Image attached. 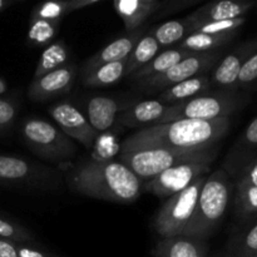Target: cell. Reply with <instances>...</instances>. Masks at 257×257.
Wrapping results in <instances>:
<instances>
[{"mask_svg":"<svg viewBox=\"0 0 257 257\" xmlns=\"http://www.w3.org/2000/svg\"><path fill=\"white\" fill-rule=\"evenodd\" d=\"M233 206L241 225L257 220V186L233 185Z\"/></svg>","mask_w":257,"mask_h":257,"instance_id":"4316f807","label":"cell"},{"mask_svg":"<svg viewBox=\"0 0 257 257\" xmlns=\"http://www.w3.org/2000/svg\"><path fill=\"white\" fill-rule=\"evenodd\" d=\"M237 32L222 33V34H203V33H192L188 34L180 43L181 49L200 54V53H215L222 47L232 42L237 35Z\"/></svg>","mask_w":257,"mask_h":257,"instance_id":"603a6c76","label":"cell"},{"mask_svg":"<svg viewBox=\"0 0 257 257\" xmlns=\"http://www.w3.org/2000/svg\"><path fill=\"white\" fill-rule=\"evenodd\" d=\"M128 59V58H127ZM127 59L120 62L109 63V64L100 65L95 68L93 72L82 78L83 84L87 87H107L114 83L119 82L123 77H125V68H127Z\"/></svg>","mask_w":257,"mask_h":257,"instance_id":"83f0119b","label":"cell"},{"mask_svg":"<svg viewBox=\"0 0 257 257\" xmlns=\"http://www.w3.org/2000/svg\"><path fill=\"white\" fill-rule=\"evenodd\" d=\"M63 176L75 192L95 200L133 203L142 195L143 181L114 160H87L64 168Z\"/></svg>","mask_w":257,"mask_h":257,"instance_id":"6da1fadb","label":"cell"},{"mask_svg":"<svg viewBox=\"0 0 257 257\" xmlns=\"http://www.w3.org/2000/svg\"><path fill=\"white\" fill-rule=\"evenodd\" d=\"M17 250L19 257H53L49 253L30 245H18L17 243Z\"/></svg>","mask_w":257,"mask_h":257,"instance_id":"74e56055","label":"cell"},{"mask_svg":"<svg viewBox=\"0 0 257 257\" xmlns=\"http://www.w3.org/2000/svg\"><path fill=\"white\" fill-rule=\"evenodd\" d=\"M221 60V52L215 53H200L192 54L185 58L180 63L167 70L166 73L156 77L147 78V79L136 82V88L142 92L155 94V93L163 92L167 88L178 83L187 80L190 78L203 75L215 68L216 64Z\"/></svg>","mask_w":257,"mask_h":257,"instance_id":"9c48e42d","label":"cell"},{"mask_svg":"<svg viewBox=\"0 0 257 257\" xmlns=\"http://www.w3.org/2000/svg\"><path fill=\"white\" fill-rule=\"evenodd\" d=\"M48 112L58 124V128L70 140L80 143L87 150L94 146L98 132L77 107L68 102H60L49 107Z\"/></svg>","mask_w":257,"mask_h":257,"instance_id":"8fae6325","label":"cell"},{"mask_svg":"<svg viewBox=\"0 0 257 257\" xmlns=\"http://www.w3.org/2000/svg\"><path fill=\"white\" fill-rule=\"evenodd\" d=\"M257 85V49L248 57L237 78L236 89H250Z\"/></svg>","mask_w":257,"mask_h":257,"instance_id":"836d02e7","label":"cell"},{"mask_svg":"<svg viewBox=\"0 0 257 257\" xmlns=\"http://www.w3.org/2000/svg\"><path fill=\"white\" fill-rule=\"evenodd\" d=\"M256 5H257V4H256Z\"/></svg>","mask_w":257,"mask_h":257,"instance_id":"b9f144b4","label":"cell"},{"mask_svg":"<svg viewBox=\"0 0 257 257\" xmlns=\"http://www.w3.org/2000/svg\"><path fill=\"white\" fill-rule=\"evenodd\" d=\"M206 240L187 236L162 238L153 250V257H207Z\"/></svg>","mask_w":257,"mask_h":257,"instance_id":"ffe728a7","label":"cell"},{"mask_svg":"<svg viewBox=\"0 0 257 257\" xmlns=\"http://www.w3.org/2000/svg\"><path fill=\"white\" fill-rule=\"evenodd\" d=\"M252 2H235V0H220V2L207 3L191 13L186 19L191 25L196 23L206 22H223L243 18L253 7Z\"/></svg>","mask_w":257,"mask_h":257,"instance_id":"e0dca14e","label":"cell"},{"mask_svg":"<svg viewBox=\"0 0 257 257\" xmlns=\"http://www.w3.org/2000/svg\"><path fill=\"white\" fill-rule=\"evenodd\" d=\"M135 103L132 99H115L112 97H93L87 103V119L93 128L99 132H104L112 128L117 120V115L125 108Z\"/></svg>","mask_w":257,"mask_h":257,"instance_id":"2e32d148","label":"cell"},{"mask_svg":"<svg viewBox=\"0 0 257 257\" xmlns=\"http://www.w3.org/2000/svg\"><path fill=\"white\" fill-rule=\"evenodd\" d=\"M191 23L187 19H176L166 22L160 27L150 29L151 34L155 37L157 43L162 48L172 45L175 43L182 42L188 34H190Z\"/></svg>","mask_w":257,"mask_h":257,"instance_id":"f1b7e54d","label":"cell"},{"mask_svg":"<svg viewBox=\"0 0 257 257\" xmlns=\"http://www.w3.org/2000/svg\"><path fill=\"white\" fill-rule=\"evenodd\" d=\"M17 114V102L8 98H0V137H4L12 130Z\"/></svg>","mask_w":257,"mask_h":257,"instance_id":"e575fe53","label":"cell"},{"mask_svg":"<svg viewBox=\"0 0 257 257\" xmlns=\"http://www.w3.org/2000/svg\"><path fill=\"white\" fill-rule=\"evenodd\" d=\"M0 257H19L17 243L0 238Z\"/></svg>","mask_w":257,"mask_h":257,"instance_id":"f35d334b","label":"cell"},{"mask_svg":"<svg viewBox=\"0 0 257 257\" xmlns=\"http://www.w3.org/2000/svg\"><path fill=\"white\" fill-rule=\"evenodd\" d=\"M230 127V118L215 120L183 119L142 128L128 137L124 143L181 151H205L217 147Z\"/></svg>","mask_w":257,"mask_h":257,"instance_id":"7a4b0ae2","label":"cell"},{"mask_svg":"<svg viewBox=\"0 0 257 257\" xmlns=\"http://www.w3.org/2000/svg\"><path fill=\"white\" fill-rule=\"evenodd\" d=\"M168 105L163 104L158 99H148L135 102L131 107L125 108L118 114V123L124 127H141V125L160 124L161 119L166 114Z\"/></svg>","mask_w":257,"mask_h":257,"instance_id":"d6986e66","label":"cell"},{"mask_svg":"<svg viewBox=\"0 0 257 257\" xmlns=\"http://www.w3.org/2000/svg\"><path fill=\"white\" fill-rule=\"evenodd\" d=\"M163 7L161 0H114L113 8L118 17L123 20L127 33L143 27L155 13Z\"/></svg>","mask_w":257,"mask_h":257,"instance_id":"ac0fdd59","label":"cell"},{"mask_svg":"<svg viewBox=\"0 0 257 257\" xmlns=\"http://www.w3.org/2000/svg\"><path fill=\"white\" fill-rule=\"evenodd\" d=\"M22 136L28 147L48 162H67L77 153L74 141L42 118H25L22 123Z\"/></svg>","mask_w":257,"mask_h":257,"instance_id":"52a82bcc","label":"cell"},{"mask_svg":"<svg viewBox=\"0 0 257 257\" xmlns=\"http://www.w3.org/2000/svg\"><path fill=\"white\" fill-rule=\"evenodd\" d=\"M233 185L257 186V157L237 173L233 178Z\"/></svg>","mask_w":257,"mask_h":257,"instance_id":"d590c367","label":"cell"},{"mask_svg":"<svg viewBox=\"0 0 257 257\" xmlns=\"http://www.w3.org/2000/svg\"><path fill=\"white\" fill-rule=\"evenodd\" d=\"M213 162H188L163 171L160 175L143 183V192L152 193L157 197H171L181 192L201 176L210 175Z\"/></svg>","mask_w":257,"mask_h":257,"instance_id":"30bf717a","label":"cell"},{"mask_svg":"<svg viewBox=\"0 0 257 257\" xmlns=\"http://www.w3.org/2000/svg\"><path fill=\"white\" fill-rule=\"evenodd\" d=\"M77 67L72 63L55 69L38 79H33L28 88V97L32 102H47L59 95L67 94L73 87Z\"/></svg>","mask_w":257,"mask_h":257,"instance_id":"7c38bea8","label":"cell"},{"mask_svg":"<svg viewBox=\"0 0 257 257\" xmlns=\"http://www.w3.org/2000/svg\"><path fill=\"white\" fill-rule=\"evenodd\" d=\"M246 23V18H238L233 20H223V22H206L196 23L191 25L190 34L192 33H203V34H222V33L237 32Z\"/></svg>","mask_w":257,"mask_h":257,"instance_id":"d6a6232c","label":"cell"},{"mask_svg":"<svg viewBox=\"0 0 257 257\" xmlns=\"http://www.w3.org/2000/svg\"><path fill=\"white\" fill-rule=\"evenodd\" d=\"M257 157V117L251 120L242 135L237 138L231 147L223 162V170L231 178H235L237 173L251 161Z\"/></svg>","mask_w":257,"mask_h":257,"instance_id":"9a60e30c","label":"cell"},{"mask_svg":"<svg viewBox=\"0 0 257 257\" xmlns=\"http://www.w3.org/2000/svg\"><path fill=\"white\" fill-rule=\"evenodd\" d=\"M257 49V38L243 42L218 62L211 77L212 85L222 90H237V78L243 64Z\"/></svg>","mask_w":257,"mask_h":257,"instance_id":"4fadbf2b","label":"cell"},{"mask_svg":"<svg viewBox=\"0 0 257 257\" xmlns=\"http://www.w3.org/2000/svg\"><path fill=\"white\" fill-rule=\"evenodd\" d=\"M192 54H195V53L187 52V50L181 49V48H172V49L163 50L160 54L156 55L148 64H146L145 67L137 70L135 74L131 75L130 79L136 83L140 82V80L147 79V78L161 75L167 72V70H170L172 67H175L181 60Z\"/></svg>","mask_w":257,"mask_h":257,"instance_id":"7402d4cb","label":"cell"},{"mask_svg":"<svg viewBox=\"0 0 257 257\" xmlns=\"http://www.w3.org/2000/svg\"><path fill=\"white\" fill-rule=\"evenodd\" d=\"M146 32H147L146 28L142 27L140 29L135 30V32L127 33L123 37L117 38V39L110 42L108 45H105L103 49H100L99 52L92 55L89 59L85 60V63L82 67V72H80L82 78L89 74L90 72H93L95 68L100 67V65L127 59L131 53H132L133 48L140 42L141 38L146 34Z\"/></svg>","mask_w":257,"mask_h":257,"instance_id":"5bb4252c","label":"cell"},{"mask_svg":"<svg viewBox=\"0 0 257 257\" xmlns=\"http://www.w3.org/2000/svg\"><path fill=\"white\" fill-rule=\"evenodd\" d=\"M0 238L12 241L18 245L35 246L34 236L28 228L2 216H0Z\"/></svg>","mask_w":257,"mask_h":257,"instance_id":"1f68e13d","label":"cell"},{"mask_svg":"<svg viewBox=\"0 0 257 257\" xmlns=\"http://www.w3.org/2000/svg\"><path fill=\"white\" fill-rule=\"evenodd\" d=\"M217 153V147L205 151H181L155 146H133L123 142L119 162L146 182L163 171L182 163L215 162Z\"/></svg>","mask_w":257,"mask_h":257,"instance_id":"277c9868","label":"cell"},{"mask_svg":"<svg viewBox=\"0 0 257 257\" xmlns=\"http://www.w3.org/2000/svg\"><path fill=\"white\" fill-rule=\"evenodd\" d=\"M0 186L38 192H58L63 187V173L35 161L0 155Z\"/></svg>","mask_w":257,"mask_h":257,"instance_id":"8992f818","label":"cell"},{"mask_svg":"<svg viewBox=\"0 0 257 257\" xmlns=\"http://www.w3.org/2000/svg\"><path fill=\"white\" fill-rule=\"evenodd\" d=\"M230 257H257V220L241 225L228 241Z\"/></svg>","mask_w":257,"mask_h":257,"instance_id":"d4e9b609","label":"cell"},{"mask_svg":"<svg viewBox=\"0 0 257 257\" xmlns=\"http://www.w3.org/2000/svg\"><path fill=\"white\" fill-rule=\"evenodd\" d=\"M197 3V0H178V2H163V7L161 8L162 10V15L168 14V13L180 12V10L185 9L187 7H192Z\"/></svg>","mask_w":257,"mask_h":257,"instance_id":"8d00e7d4","label":"cell"},{"mask_svg":"<svg viewBox=\"0 0 257 257\" xmlns=\"http://www.w3.org/2000/svg\"><path fill=\"white\" fill-rule=\"evenodd\" d=\"M70 13H73L72 0H50V2L38 3L33 8L30 18L62 23L63 18Z\"/></svg>","mask_w":257,"mask_h":257,"instance_id":"4dcf8cb0","label":"cell"},{"mask_svg":"<svg viewBox=\"0 0 257 257\" xmlns=\"http://www.w3.org/2000/svg\"><path fill=\"white\" fill-rule=\"evenodd\" d=\"M233 195V181L223 168L210 173L182 236L207 240L222 222Z\"/></svg>","mask_w":257,"mask_h":257,"instance_id":"3957f363","label":"cell"},{"mask_svg":"<svg viewBox=\"0 0 257 257\" xmlns=\"http://www.w3.org/2000/svg\"><path fill=\"white\" fill-rule=\"evenodd\" d=\"M13 4H14V2H12V0H0V12H3V10L7 9L8 7Z\"/></svg>","mask_w":257,"mask_h":257,"instance_id":"60d3db41","label":"cell"},{"mask_svg":"<svg viewBox=\"0 0 257 257\" xmlns=\"http://www.w3.org/2000/svg\"><path fill=\"white\" fill-rule=\"evenodd\" d=\"M247 102V97L237 90H217L196 95L177 104L168 105L160 124L183 119L215 120L230 118Z\"/></svg>","mask_w":257,"mask_h":257,"instance_id":"5b68a950","label":"cell"},{"mask_svg":"<svg viewBox=\"0 0 257 257\" xmlns=\"http://www.w3.org/2000/svg\"><path fill=\"white\" fill-rule=\"evenodd\" d=\"M59 28L60 23L58 22L30 18L27 33V44L33 48L48 47L50 43L54 42Z\"/></svg>","mask_w":257,"mask_h":257,"instance_id":"f546056e","label":"cell"},{"mask_svg":"<svg viewBox=\"0 0 257 257\" xmlns=\"http://www.w3.org/2000/svg\"><path fill=\"white\" fill-rule=\"evenodd\" d=\"M208 176V175H207ZM207 176H201L181 192L168 197L155 217L156 232L162 238L182 236L195 212L198 196Z\"/></svg>","mask_w":257,"mask_h":257,"instance_id":"ba28073f","label":"cell"},{"mask_svg":"<svg viewBox=\"0 0 257 257\" xmlns=\"http://www.w3.org/2000/svg\"><path fill=\"white\" fill-rule=\"evenodd\" d=\"M161 47L155 39L150 30L146 32V34L141 38L140 42L133 48L132 53L127 59V68H125V78H130L135 74L137 70L145 67L146 64L151 62L156 55L161 53Z\"/></svg>","mask_w":257,"mask_h":257,"instance_id":"484cf974","label":"cell"},{"mask_svg":"<svg viewBox=\"0 0 257 257\" xmlns=\"http://www.w3.org/2000/svg\"><path fill=\"white\" fill-rule=\"evenodd\" d=\"M102 0H72V8L73 12H77V10H82L84 8L93 7V5H97L98 3H100Z\"/></svg>","mask_w":257,"mask_h":257,"instance_id":"ab89813d","label":"cell"},{"mask_svg":"<svg viewBox=\"0 0 257 257\" xmlns=\"http://www.w3.org/2000/svg\"><path fill=\"white\" fill-rule=\"evenodd\" d=\"M69 57L70 50L64 40H54L48 47H45L42 57L38 60L33 79H38V78L43 77V75L48 74L53 70L59 69V68L69 64Z\"/></svg>","mask_w":257,"mask_h":257,"instance_id":"cb8c5ba5","label":"cell"},{"mask_svg":"<svg viewBox=\"0 0 257 257\" xmlns=\"http://www.w3.org/2000/svg\"><path fill=\"white\" fill-rule=\"evenodd\" d=\"M211 87H212L211 77H208L207 74L197 75V77L183 80V82L172 85V87L161 92L158 95V100L166 105L177 104V103L191 99L196 95L210 92L208 89Z\"/></svg>","mask_w":257,"mask_h":257,"instance_id":"44dd1931","label":"cell"}]
</instances>
